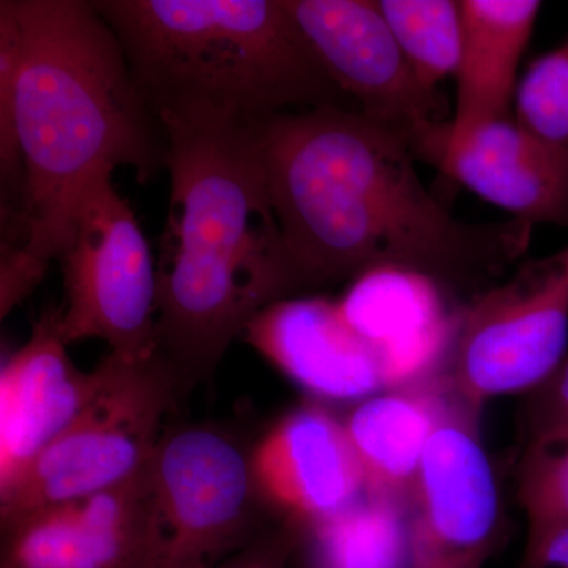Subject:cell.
<instances>
[{
	"instance_id": "obj_14",
	"label": "cell",
	"mask_w": 568,
	"mask_h": 568,
	"mask_svg": "<svg viewBox=\"0 0 568 568\" xmlns=\"http://www.w3.org/2000/svg\"><path fill=\"white\" fill-rule=\"evenodd\" d=\"M149 467L121 485L43 508L2 529L0 564L10 568H144Z\"/></svg>"
},
{
	"instance_id": "obj_4",
	"label": "cell",
	"mask_w": 568,
	"mask_h": 568,
	"mask_svg": "<svg viewBox=\"0 0 568 568\" xmlns=\"http://www.w3.org/2000/svg\"><path fill=\"white\" fill-rule=\"evenodd\" d=\"M160 123L346 106L286 0H97Z\"/></svg>"
},
{
	"instance_id": "obj_25",
	"label": "cell",
	"mask_w": 568,
	"mask_h": 568,
	"mask_svg": "<svg viewBox=\"0 0 568 568\" xmlns=\"http://www.w3.org/2000/svg\"><path fill=\"white\" fill-rule=\"evenodd\" d=\"M0 568H10V567H7V566H2V564H0Z\"/></svg>"
},
{
	"instance_id": "obj_2",
	"label": "cell",
	"mask_w": 568,
	"mask_h": 568,
	"mask_svg": "<svg viewBox=\"0 0 568 568\" xmlns=\"http://www.w3.org/2000/svg\"><path fill=\"white\" fill-rule=\"evenodd\" d=\"M170 205L156 263V355L179 403L284 301V252L254 123L162 121Z\"/></svg>"
},
{
	"instance_id": "obj_1",
	"label": "cell",
	"mask_w": 568,
	"mask_h": 568,
	"mask_svg": "<svg viewBox=\"0 0 568 568\" xmlns=\"http://www.w3.org/2000/svg\"><path fill=\"white\" fill-rule=\"evenodd\" d=\"M284 252V298L372 272L470 297L525 256L532 224L455 219L417 174L402 136L355 108L268 115L254 126Z\"/></svg>"
},
{
	"instance_id": "obj_16",
	"label": "cell",
	"mask_w": 568,
	"mask_h": 568,
	"mask_svg": "<svg viewBox=\"0 0 568 568\" xmlns=\"http://www.w3.org/2000/svg\"><path fill=\"white\" fill-rule=\"evenodd\" d=\"M459 9L463 43L455 73L457 108L454 121L448 123L446 156L489 123L515 119L511 106L517 97L518 65L536 28L541 2L463 0Z\"/></svg>"
},
{
	"instance_id": "obj_24",
	"label": "cell",
	"mask_w": 568,
	"mask_h": 568,
	"mask_svg": "<svg viewBox=\"0 0 568 568\" xmlns=\"http://www.w3.org/2000/svg\"><path fill=\"white\" fill-rule=\"evenodd\" d=\"M532 568H568V530L549 544Z\"/></svg>"
},
{
	"instance_id": "obj_8",
	"label": "cell",
	"mask_w": 568,
	"mask_h": 568,
	"mask_svg": "<svg viewBox=\"0 0 568 568\" xmlns=\"http://www.w3.org/2000/svg\"><path fill=\"white\" fill-rule=\"evenodd\" d=\"M67 345L102 339L123 361L156 354V265L129 201L104 173L82 196L70 244L61 257Z\"/></svg>"
},
{
	"instance_id": "obj_13",
	"label": "cell",
	"mask_w": 568,
	"mask_h": 568,
	"mask_svg": "<svg viewBox=\"0 0 568 568\" xmlns=\"http://www.w3.org/2000/svg\"><path fill=\"white\" fill-rule=\"evenodd\" d=\"M61 306L47 310L0 373V493L24 473L103 387V361L81 372L67 353Z\"/></svg>"
},
{
	"instance_id": "obj_3",
	"label": "cell",
	"mask_w": 568,
	"mask_h": 568,
	"mask_svg": "<svg viewBox=\"0 0 568 568\" xmlns=\"http://www.w3.org/2000/svg\"><path fill=\"white\" fill-rule=\"evenodd\" d=\"M18 47L14 125L24 166V252L61 260L84 193L118 166L166 170V138L118 37L85 0H2Z\"/></svg>"
},
{
	"instance_id": "obj_12",
	"label": "cell",
	"mask_w": 568,
	"mask_h": 568,
	"mask_svg": "<svg viewBox=\"0 0 568 568\" xmlns=\"http://www.w3.org/2000/svg\"><path fill=\"white\" fill-rule=\"evenodd\" d=\"M245 343L320 402L355 403L390 388L383 354L347 321L338 301L284 298L246 325Z\"/></svg>"
},
{
	"instance_id": "obj_23",
	"label": "cell",
	"mask_w": 568,
	"mask_h": 568,
	"mask_svg": "<svg viewBox=\"0 0 568 568\" xmlns=\"http://www.w3.org/2000/svg\"><path fill=\"white\" fill-rule=\"evenodd\" d=\"M48 264L32 257L22 248L2 250L0 256V317L6 320L14 306L29 297L39 286Z\"/></svg>"
},
{
	"instance_id": "obj_11",
	"label": "cell",
	"mask_w": 568,
	"mask_h": 568,
	"mask_svg": "<svg viewBox=\"0 0 568 568\" xmlns=\"http://www.w3.org/2000/svg\"><path fill=\"white\" fill-rule=\"evenodd\" d=\"M257 491L272 514L316 529L366 496L343 417L323 403L295 407L252 446Z\"/></svg>"
},
{
	"instance_id": "obj_19",
	"label": "cell",
	"mask_w": 568,
	"mask_h": 568,
	"mask_svg": "<svg viewBox=\"0 0 568 568\" xmlns=\"http://www.w3.org/2000/svg\"><path fill=\"white\" fill-rule=\"evenodd\" d=\"M396 43L425 91L457 73L462 55L463 21L454 0H379Z\"/></svg>"
},
{
	"instance_id": "obj_9",
	"label": "cell",
	"mask_w": 568,
	"mask_h": 568,
	"mask_svg": "<svg viewBox=\"0 0 568 568\" xmlns=\"http://www.w3.org/2000/svg\"><path fill=\"white\" fill-rule=\"evenodd\" d=\"M446 395L405 503L407 568H485L506 538V507L478 429L480 410Z\"/></svg>"
},
{
	"instance_id": "obj_10",
	"label": "cell",
	"mask_w": 568,
	"mask_h": 568,
	"mask_svg": "<svg viewBox=\"0 0 568 568\" xmlns=\"http://www.w3.org/2000/svg\"><path fill=\"white\" fill-rule=\"evenodd\" d=\"M305 40L336 88L369 121L409 142L417 159L440 168L448 125L435 121L425 91L376 2L286 0Z\"/></svg>"
},
{
	"instance_id": "obj_5",
	"label": "cell",
	"mask_w": 568,
	"mask_h": 568,
	"mask_svg": "<svg viewBox=\"0 0 568 568\" xmlns=\"http://www.w3.org/2000/svg\"><path fill=\"white\" fill-rule=\"evenodd\" d=\"M252 446L226 426L168 422L149 467L144 568H215L268 525Z\"/></svg>"
},
{
	"instance_id": "obj_17",
	"label": "cell",
	"mask_w": 568,
	"mask_h": 568,
	"mask_svg": "<svg viewBox=\"0 0 568 568\" xmlns=\"http://www.w3.org/2000/svg\"><path fill=\"white\" fill-rule=\"evenodd\" d=\"M444 406L446 395L429 377L351 405L343 422L364 469L366 495L405 508Z\"/></svg>"
},
{
	"instance_id": "obj_7",
	"label": "cell",
	"mask_w": 568,
	"mask_h": 568,
	"mask_svg": "<svg viewBox=\"0 0 568 568\" xmlns=\"http://www.w3.org/2000/svg\"><path fill=\"white\" fill-rule=\"evenodd\" d=\"M568 346V246L528 261L470 298L433 373L440 390L481 410L497 396L528 395Z\"/></svg>"
},
{
	"instance_id": "obj_20",
	"label": "cell",
	"mask_w": 568,
	"mask_h": 568,
	"mask_svg": "<svg viewBox=\"0 0 568 568\" xmlns=\"http://www.w3.org/2000/svg\"><path fill=\"white\" fill-rule=\"evenodd\" d=\"M514 118L528 132L568 148V39L530 63L518 84Z\"/></svg>"
},
{
	"instance_id": "obj_22",
	"label": "cell",
	"mask_w": 568,
	"mask_h": 568,
	"mask_svg": "<svg viewBox=\"0 0 568 568\" xmlns=\"http://www.w3.org/2000/svg\"><path fill=\"white\" fill-rule=\"evenodd\" d=\"M304 537V529L290 519H276L245 548L215 568H287Z\"/></svg>"
},
{
	"instance_id": "obj_21",
	"label": "cell",
	"mask_w": 568,
	"mask_h": 568,
	"mask_svg": "<svg viewBox=\"0 0 568 568\" xmlns=\"http://www.w3.org/2000/svg\"><path fill=\"white\" fill-rule=\"evenodd\" d=\"M568 428V357L545 383L525 395L518 414L523 444Z\"/></svg>"
},
{
	"instance_id": "obj_18",
	"label": "cell",
	"mask_w": 568,
	"mask_h": 568,
	"mask_svg": "<svg viewBox=\"0 0 568 568\" xmlns=\"http://www.w3.org/2000/svg\"><path fill=\"white\" fill-rule=\"evenodd\" d=\"M517 499L526 519L519 568H532L549 544L568 530V428L523 444Z\"/></svg>"
},
{
	"instance_id": "obj_6",
	"label": "cell",
	"mask_w": 568,
	"mask_h": 568,
	"mask_svg": "<svg viewBox=\"0 0 568 568\" xmlns=\"http://www.w3.org/2000/svg\"><path fill=\"white\" fill-rule=\"evenodd\" d=\"M99 394L0 493V529L115 487L151 466L171 413L181 405L159 355L129 362L108 353Z\"/></svg>"
},
{
	"instance_id": "obj_15",
	"label": "cell",
	"mask_w": 568,
	"mask_h": 568,
	"mask_svg": "<svg viewBox=\"0 0 568 568\" xmlns=\"http://www.w3.org/2000/svg\"><path fill=\"white\" fill-rule=\"evenodd\" d=\"M440 171L519 222L568 227V148L515 119L478 130Z\"/></svg>"
}]
</instances>
